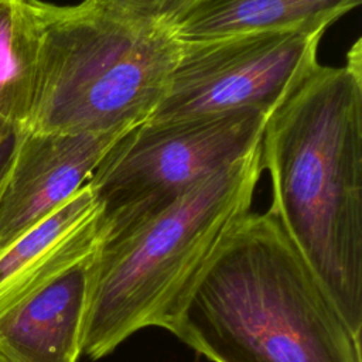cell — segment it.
<instances>
[{"instance_id": "277c9868", "label": "cell", "mask_w": 362, "mask_h": 362, "mask_svg": "<svg viewBox=\"0 0 362 362\" xmlns=\"http://www.w3.org/2000/svg\"><path fill=\"white\" fill-rule=\"evenodd\" d=\"M28 4L38 57L25 130L123 136L151 116L181 48L173 28L123 23L85 0Z\"/></svg>"}, {"instance_id": "ba28073f", "label": "cell", "mask_w": 362, "mask_h": 362, "mask_svg": "<svg viewBox=\"0 0 362 362\" xmlns=\"http://www.w3.org/2000/svg\"><path fill=\"white\" fill-rule=\"evenodd\" d=\"M99 247L68 263L0 313L3 361L79 362Z\"/></svg>"}, {"instance_id": "8fae6325", "label": "cell", "mask_w": 362, "mask_h": 362, "mask_svg": "<svg viewBox=\"0 0 362 362\" xmlns=\"http://www.w3.org/2000/svg\"><path fill=\"white\" fill-rule=\"evenodd\" d=\"M38 57V27L28 0H0V126L25 130Z\"/></svg>"}, {"instance_id": "8992f818", "label": "cell", "mask_w": 362, "mask_h": 362, "mask_svg": "<svg viewBox=\"0 0 362 362\" xmlns=\"http://www.w3.org/2000/svg\"><path fill=\"white\" fill-rule=\"evenodd\" d=\"M322 31H260L181 41L165 92L147 120L233 110L269 115L318 65Z\"/></svg>"}, {"instance_id": "6da1fadb", "label": "cell", "mask_w": 362, "mask_h": 362, "mask_svg": "<svg viewBox=\"0 0 362 362\" xmlns=\"http://www.w3.org/2000/svg\"><path fill=\"white\" fill-rule=\"evenodd\" d=\"M260 164L269 212L362 335V48L344 66L317 65L267 115Z\"/></svg>"}, {"instance_id": "9a60e30c", "label": "cell", "mask_w": 362, "mask_h": 362, "mask_svg": "<svg viewBox=\"0 0 362 362\" xmlns=\"http://www.w3.org/2000/svg\"><path fill=\"white\" fill-rule=\"evenodd\" d=\"M17 1H25V0H17Z\"/></svg>"}, {"instance_id": "9c48e42d", "label": "cell", "mask_w": 362, "mask_h": 362, "mask_svg": "<svg viewBox=\"0 0 362 362\" xmlns=\"http://www.w3.org/2000/svg\"><path fill=\"white\" fill-rule=\"evenodd\" d=\"M100 243V206L86 182L0 252V313Z\"/></svg>"}, {"instance_id": "52a82bcc", "label": "cell", "mask_w": 362, "mask_h": 362, "mask_svg": "<svg viewBox=\"0 0 362 362\" xmlns=\"http://www.w3.org/2000/svg\"><path fill=\"white\" fill-rule=\"evenodd\" d=\"M120 137L23 130L0 185V252L81 189Z\"/></svg>"}, {"instance_id": "7a4b0ae2", "label": "cell", "mask_w": 362, "mask_h": 362, "mask_svg": "<svg viewBox=\"0 0 362 362\" xmlns=\"http://www.w3.org/2000/svg\"><path fill=\"white\" fill-rule=\"evenodd\" d=\"M163 328L212 362H362L361 335L269 211L229 229Z\"/></svg>"}, {"instance_id": "7c38bea8", "label": "cell", "mask_w": 362, "mask_h": 362, "mask_svg": "<svg viewBox=\"0 0 362 362\" xmlns=\"http://www.w3.org/2000/svg\"><path fill=\"white\" fill-rule=\"evenodd\" d=\"M123 23L173 28L199 0H85Z\"/></svg>"}, {"instance_id": "3957f363", "label": "cell", "mask_w": 362, "mask_h": 362, "mask_svg": "<svg viewBox=\"0 0 362 362\" xmlns=\"http://www.w3.org/2000/svg\"><path fill=\"white\" fill-rule=\"evenodd\" d=\"M260 141L160 212L102 242L83 334L98 361L177 311L229 229L250 211L262 177Z\"/></svg>"}, {"instance_id": "30bf717a", "label": "cell", "mask_w": 362, "mask_h": 362, "mask_svg": "<svg viewBox=\"0 0 362 362\" xmlns=\"http://www.w3.org/2000/svg\"><path fill=\"white\" fill-rule=\"evenodd\" d=\"M361 0H199L174 27L181 41L260 31H322Z\"/></svg>"}, {"instance_id": "5bb4252c", "label": "cell", "mask_w": 362, "mask_h": 362, "mask_svg": "<svg viewBox=\"0 0 362 362\" xmlns=\"http://www.w3.org/2000/svg\"><path fill=\"white\" fill-rule=\"evenodd\" d=\"M0 362H6V361H3V359H1V358H0Z\"/></svg>"}, {"instance_id": "5b68a950", "label": "cell", "mask_w": 362, "mask_h": 362, "mask_svg": "<svg viewBox=\"0 0 362 362\" xmlns=\"http://www.w3.org/2000/svg\"><path fill=\"white\" fill-rule=\"evenodd\" d=\"M266 115L233 110L146 120L124 133L88 180L100 206L102 242L160 212L194 184L250 151Z\"/></svg>"}, {"instance_id": "4fadbf2b", "label": "cell", "mask_w": 362, "mask_h": 362, "mask_svg": "<svg viewBox=\"0 0 362 362\" xmlns=\"http://www.w3.org/2000/svg\"><path fill=\"white\" fill-rule=\"evenodd\" d=\"M20 133L13 132L4 126H0V185L11 160L16 139Z\"/></svg>"}]
</instances>
